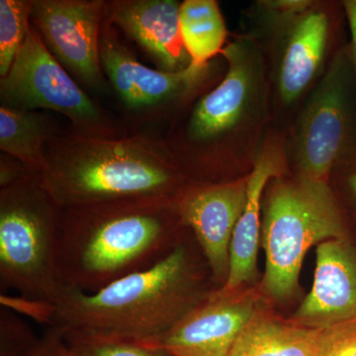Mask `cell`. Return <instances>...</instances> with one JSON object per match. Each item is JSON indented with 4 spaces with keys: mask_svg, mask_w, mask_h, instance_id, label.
I'll list each match as a JSON object with an SVG mask.
<instances>
[{
    "mask_svg": "<svg viewBox=\"0 0 356 356\" xmlns=\"http://www.w3.org/2000/svg\"><path fill=\"white\" fill-rule=\"evenodd\" d=\"M24 356H74L62 327H48L43 336Z\"/></svg>",
    "mask_w": 356,
    "mask_h": 356,
    "instance_id": "cell-24",
    "label": "cell"
},
{
    "mask_svg": "<svg viewBox=\"0 0 356 356\" xmlns=\"http://www.w3.org/2000/svg\"><path fill=\"white\" fill-rule=\"evenodd\" d=\"M332 172L341 173L344 187L356 202V149L341 159Z\"/></svg>",
    "mask_w": 356,
    "mask_h": 356,
    "instance_id": "cell-25",
    "label": "cell"
},
{
    "mask_svg": "<svg viewBox=\"0 0 356 356\" xmlns=\"http://www.w3.org/2000/svg\"><path fill=\"white\" fill-rule=\"evenodd\" d=\"M287 161L286 137L280 134H267L259 158L248 175L247 204L234 231L228 277L220 289L236 291L254 280L264 192L270 180L285 175Z\"/></svg>",
    "mask_w": 356,
    "mask_h": 356,
    "instance_id": "cell-14",
    "label": "cell"
},
{
    "mask_svg": "<svg viewBox=\"0 0 356 356\" xmlns=\"http://www.w3.org/2000/svg\"><path fill=\"white\" fill-rule=\"evenodd\" d=\"M180 31L191 65L208 69L226 47L228 29L215 0H185L180 4Z\"/></svg>",
    "mask_w": 356,
    "mask_h": 356,
    "instance_id": "cell-18",
    "label": "cell"
},
{
    "mask_svg": "<svg viewBox=\"0 0 356 356\" xmlns=\"http://www.w3.org/2000/svg\"><path fill=\"white\" fill-rule=\"evenodd\" d=\"M227 72L194 107L186 127L187 146L203 168L252 172L273 118V91L264 51L248 35L222 51Z\"/></svg>",
    "mask_w": 356,
    "mask_h": 356,
    "instance_id": "cell-4",
    "label": "cell"
},
{
    "mask_svg": "<svg viewBox=\"0 0 356 356\" xmlns=\"http://www.w3.org/2000/svg\"><path fill=\"white\" fill-rule=\"evenodd\" d=\"M248 175L221 184H191L178 198L182 222L202 250L218 289L228 277L229 247L248 199Z\"/></svg>",
    "mask_w": 356,
    "mask_h": 356,
    "instance_id": "cell-12",
    "label": "cell"
},
{
    "mask_svg": "<svg viewBox=\"0 0 356 356\" xmlns=\"http://www.w3.org/2000/svg\"><path fill=\"white\" fill-rule=\"evenodd\" d=\"M100 60L117 93L133 109L184 97L202 83L207 72L191 65L177 72L149 69L107 35L100 42Z\"/></svg>",
    "mask_w": 356,
    "mask_h": 356,
    "instance_id": "cell-15",
    "label": "cell"
},
{
    "mask_svg": "<svg viewBox=\"0 0 356 356\" xmlns=\"http://www.w3.org/2000/svg\"><path fill=\"white\" fill-rule=\"evenodd\" d=\"M39 339L15 311L1 306L0 356H24Z\"/></svg>",
    "mask_w": 356,
    "mask_h": 356,
    "instance_id": "cell-22",
    "label": "cell"
},
{
    "mask_svg": "<svg viewBox=\"0 0 356 356\" xmlns=\"http://www.w3.org/2000/svg\"><path fill=\"white\" fill-rule=\"evenodd\" d=\"M341 6L350 27V51L356 70V0H344L341 2Z\"/></svg>",
    "mask_w": 356,
    "mask_h": 356,
    "instance_id": "cell-26",
    "label": "cell"
},
{
    "mask_svg": "<svg viewBox=\"0 0 356 356\" xmlns=\"http://www.w3.org/2000/svg\"><path fill=\"white\" fill-rule=\"evenodd\" d=\"M179 2L175 0H137L115 6L112 20L154 58L163 72L188 67L179 23Z\"/></svg>",
    "mask_w": 356,
    "mask_h": 356,
    "instance_id": "cell-16",
    "label": "cell"
},
{
    "mask_svg": "<svg viewBox=\"0 0 356 356\" xmlns=\"http://www.w3.org/2000/svg\"><path fill=\"white\" fill-rule=\"evenodd\" d=\"M2 106L35 111L49 109L67 117L81 135L102 137V115L30 28L10 70L0 79Z\"/></svg>",
    "mask_w": 356,
    "mask_h": 356,
    "instance_id": "cell-9",
    "label": "cell"
},
{
    "mask_svg": "<svg viewBox=\"0 0 356 356\" xmlns=\"http://www.w3.org/2000/svg\"><path fill=\"white\" fill-rule=\"evenodd\" d=\"M39 178L60 209L177 199L191 184L163 149L144 139L79 135L56 143Z\"/></svg>",
    "mask_w": 356,
    "mask_h": 356,
    "instance_id": "cell-3",
    "label": "cell"
},
{
    "mask_svg": "<svg viewBox=\"0 0 356 356\" xmlns=\"http://www.w3.org/2000/svg\"><path fill=\"white\" fill-rule=\"evenodd\" d=\"M104 6L83 0L32 1L31 20L54 57L93 88L103 83L99 26Z\"/></svg>",
    "mask_w": 356,
    "mask_h": 356,
    "instance_id": "cell-11",
    "label": "cell"
},
{
    "mask_svg": "<svg viewBox=\"0 0 356 356\" xmlns=\"http://www.w3.org/2000/svg\"><path fill=\"white\" fill-rule=\"evenodd\" d=\"M65 334L74 356H165L139 341Z\"/></svg>",
    "mask_w": 356,
    "mask_h": 356,
    "instance_id": "cell-21",
    "label": "cell"
},
{
    "mask_svg": "<svg viewBox=\"0 0 356 356\" xmlns=\"http://www.w3.org/2000/svg\"><path fill=\"white\" fill-rule=\"evenodd\" d=\"M255 290H214L153 341L142 343L165 356H228L245 325L261 310Z\"/></svg>",
    "mask_w": 356,
    "mask_h": 356,
    "instance_id": "cell-10",
    "label": "cell"
},
{
    "mask_svg": "<svg viewBox=\"0 0 356 356\" xmlns=\"http://www.w3.org/2000/svg\"><path fill=\"white\" fill-rule=\"evenodd\" d=\"M356 318V252L343 240L317 248L315 280L294 315L297 325L321 330Z\"/></svg>",
    "mask_w": 356,
    "mask_h": 356,
    "instance_id": "cell-13",
    "label": "cell"
},
{
    "mask_svg": "<svg viewBox=\"0 0 356 356\" xmlns=\"http://www.w3.org/2000/svg\"><path fill=\"white\" fill-rule=\"evenodd\" d=\"M60 208L39 175L0 191V286L53 303L63 287L57 266Z\"/></svg>",
    "mask_w": 356,
    "mask_h": 356,
    "instance_id": "cell-7",
    "label": "cell"
},
{
    "mask_svg": "<svg viewBox=\"0 0 356 356\" xmlns=\"http://www.w3.org/2000/svg\"><path fill=\"white\" fill-rule=\"evenodd\" d=\"M355 149L356 70L348 44L332 55L307 96L286 138V153L296 175L329 182L337 163Z\"/></svg>",
    "mask_w": 356,
    "mask_h": 356,
    "instance_id": "cell-8",
    "label": "cell"
},
{
    "mask_svg": "<svg viewBox=\"0 0 356 356\" xmlns=\"http://www.w3.org/2000/svg\"><path fill=\"white\" fill-rule=\"evenodd\" d=\"M48 124L36 111L0 107V149L17 159L32 172L40 175L46 166L44 143Z\"/></svg>",
    "mask_w": 356,
    "mask_h": 356,
    "instance_id": "cell-19",
    "label": "cell"
},
{
    "mask_svg": "<svg viewBox=\"0 0 356 356\" xmlns=\"http://www.w3.org/2000/svg\"><path fill=\"white\" fill-rule=\"evenodd\" d=\"M318 334V330L261 311L245 325L228 356H313Z\"/></svg>",
    "mask_w": 356,
    "mask_h": 356,
    "instance_id": "cell-17",
    "label": "cell"
},
{
    "mask_svg": "<svg viewBox=\"0 0 356 356\" xmlns=\"http://www.w3.org/2000/svg\"><path fill=\"white\" fill-rule=\"evenodd\" d=\"M32 1H0V76L4 77L29 33Z\"/></svg>",
    "mask_w": 356,
    "mask_h": 356,
    "instance_id": "cell-20",
    "label": "cell"
},
{
    "mask_svg": "<svg viewBox=\"0 0 356 356\" xmlns=\"http://www.w3.org/2000/svg\"><path fill=\"white\" fill-rule=\"evenodd\" d=\"M186 241L158 264L88 293L63 287L46 325L83 336L153 341L214 291Z\"/></svg>",
    "mask_w": 356,
    "mask_h": 356,
    "instance_id": "cell-2",
    "label": "cell"
},
{
    "mask_svg": "<svg viewBox=\"0 0 356 356\" xmlns=\"http://www.w3.org/2000/svg\"><path fill=\"white\" fill-rule=\"evenodd\" d=\"M250 34L266 58L275 111L296 106L325 74L334 32L332 4L313 0H267L255 4Z\"/></svg>",
    "mask_w": 356,
    "mask_h": 356,
    "instance_id": "cell-6",
    "label": "cell"
},
{
    "mask_svg": "<svg viewBox=\"0 0 356 356\" xmlns=\"http://www.w3.org/2000/svg\"><path fill=\"white\" fill-rule=\"evenodd\" d=\"M313 356H356V318L318 330Z\"/></svg>",
    "mask_w": 356,
    "mask_h": 356,
    "instance_id": "cell-23",
    "label": "cell"
},
{
    "mask_svg": "<svg viewBox=\"0 0 356 356\" xmlns=\"http://www.w3.org/2000/svg\"><path fill=\"white\" fill-rule=\"evenodd\" d=\"M264 203V289L276 299L291 296L298 286L302 262L318 243L346 238L343 215L329 182L285 175L268 184Z\"/></svg>",
    "mask_w": 356,
    "mask_h": 356,
    "instance_id": "cell-5",
    "label": "cell"
},
{
    "mask_svg": "<svg viewBox=\"0 0 356 356\" xmlns=\"http://www.w3.org/2000/svg\"><path fill=\"white\" fill-rule=\"evenodd\" d=\"M177 199H147L60 209L58 276L65 286L92 293L154 266L186 229Z\"/></svg>",
    "mask_w": 356,
    "mask_h": 356,
    "instance_id": "cell-1",
    "label": "cell"
}]
</instances>
